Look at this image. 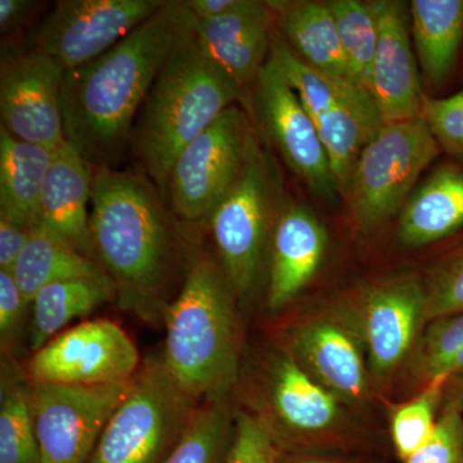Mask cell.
Segmentation results:
<instances>
[{"mask_svg": "<svg viewBox=\"0 0 463 463\" xmlns=\"http://www.w3.org/2000/svg\"><path fill=\"white\" fill-rule=\"evenodd\" d=\"M196 24L183 0H166L111 50L66 70L61 91L66 141L91 166L118 165L155 79Z\"/></svg>", "mask_w": 463, "mask_h": 463, "instance_id": "obj_1", "label": "cell"}, {"mask_svg": "<svg viewBox=\"0 0 463 463\" xmlns=\"http://www.w3.org/2000/svg\"><path fill=\"white\" fill-rule=\"evenodd\" d=\"M90 233L97 263L116 288L121 307L154 318L165 307L169 224L160 191L141 170L94 167Z\"/></svg>", "mask_w": 463, "mask_h": 463, "instance_id": "obj_2", "label": "cell"}, {"mask_svg": "<svg viewBox=\"0 0 463 463\" xmlns=\"http://www.w3.org/2000/svg\"><path fill=\"white\" fill-rule=\"evenodd\" d=\"M237 298L221 265L199 259L179 297L165 307L163 361L194 401H225L239 385L241 330Z\"/></svg>", "mask_w": 463, "mask_h": 463, "instance_id": "obj_3", "label": "cell"}, {"mask_svg": "<svg viewBox=\"0 0 463 463\" xmlns=\"http://www.w3.org/2000/svg\"><path fill=\"white\" fill-rule=\"evenodd\" d=\"M243 97L203 53L194 33L179 43L155 79L130 137L129 148L141 172L161 197H165L170 170L183 148Z\"/></svg>", "mask_w": 463, "mask_h": 463, "instance_id": "obj_4", "label": "cell"}, {"mask_svg": "<svg viewBox=\"0 0 463 463\" xmlns=\"http://www.w3.org/2000/svg\"><path fill=\"white\" fill-rule=\"evenodd\" d=\"M246 412L279 450L350 452L361 440L356 414L295 361L282 345L268 347L242 367Z\"/></svg>", "mask_w": 463, "mask_h": 463, "instance_id": "obj_5", "label": "cell"}, {"mask_svg": "<svg viewBox=\"0 0 463 463\" xmlns=\"http://www.w3.org/2000/svg\"><path fill=\"white\" fill-rule=\"evenodd\" d=\"M282 191L272 155L258 141L239 179L210 215L219 265L239 301L251 297L261 273L268 272Z\"/></svg>", "mask_w": 463, "mask_h": 463, "instance_id": "obj_6", "label": "cell"}, {"mask_svg": "<svg viewBox=\"0 0 463 463\" xmlns=\"http://www.w3.org/2000/svg\"><path fill=\"white\" fill-rule=\"evenodd\" d=\"M199 404L179 388L163 356L147 359L88 463H165Z\"/></svg>", "mask_w": 463, "mask_h": 463, "instance_id": "obj_7", "label": "cell"}, {"mask_svg": "<svg viewBox=\"0 0 463 463\" xmlns=\"http://www.w3.org/2000/svg\"><path fill=\"white\" fill-rule=\"evenodd\" d=\"M440 151L422 116L383 125L365 145L343 194L355 231L370 236L398 216Z\"/></svg>", "mask_w": 463, "mask_h": 463, "instance_id": "obj_8", "label": "cell"}, {"mask_svg": "<svg viewBox=\"0 0 463 463\" xmlns=\"http://www.w3.org/2000/svg\"><path fill=\"white\" fill-rule=\"evenodd\" d=\"M258 141L245 109H225L174 161L165 194L174 214L187 222L209 221Z\"/></svg>", "mask_w": 463, "mask_h": 463, "instance_id": "obj_9", "label": "cell"}, {"mask_svg": "<svg viewBox=\"0 0 463 463\" xmlns=\"http://www.w3.org/2000/svg\"><path fill=\"white\" fill-rule=\"evenodd\" d=\"M282 346L355 414L373 403L374 386L352 307L335 306L301 317L286 328Z\"/></svg>", "mask_w": 463, "mask_h": 463, "instance_id": "obj_10", "label": "cell"}, {"mask_svg": "<svg viewBox=\"0 0 463 463\" xmlns=\"http://www.w3.org/2000/svg\"><path fill=\"white\" fill-rule=\"evenodd\" d=\"M132 380L108 385L27 381V401L42 463H88Z\"/></svg>", "mask_w": 463, "mask_h": 463, "instance_id": "obj_11", "label": "cell"}, {"mask_svg": "<svg viewBox=\"0 0 463 463\" xmlns=\"http://www.w3.org/2000/svg\"><path fill=\"white\" fill-rule=\"evenodd\" d=\"M250 90L255 118L286 165L318 199L337 203L343 196L315 121L286 81L272 54Z\"/></svg>", "mask_w": 463, "mask_h": 463, "instance_id": "obj_12", "label": "cell"}, {"mask_svg": "<svg viewBox=\"0 0 463 463\" xmlns=\"http://www.w3.org/2000/svg\"><path fill=\"white\" fill-rule=\"evenodd\" d=\"M138 350L109 319H91L58 334L33 352L26 381L62 385H108L132 380L141 368Z\"/></svg>", "mask_w": 463, "mask_h": 463, "instance_id": "obj_13", "label": "cell"}, {"mask_svg": "<svg viewBox=\"0 0 463 463\" xmlns=\"http://www.w3.org/2000/svg\"><path fill=\"white\" fill-rule=\"evenodd\" d=\"M166 0H60L33 33L30 47L70 70L111 50Z\"/></svg>", "mask_w": 463, "mask_h": 463, "instance_id": "obj_14", "label": "cell"}, {"mask_svg": "<svg viewBox=\"0 0 463 463\" xmlns=\"http://www.w3.org/2000/svg\"><path fill=\"white\" fill-rule=\"evenodd\" d=\"M66 70L42 52L2 54L0 127L14 138L57 151L66 142L62 91Z\"/></svg>", "mask_w": 463, "mask_h": 463, "instance_id": "obj_15", "label": "cell"}, {"mask_svg": "<svg viewBox=\"0 0 463 463\" xmlns=\"http://www.w3.org/2000/svg\"><path fill=\"white\" fill-rule=\"evenodd\" d=\"M423 279L402 276L364 289L355 310L374 388L386 390L425 327Z\"/></svg>", "mask_w": 463, "mask_h": 463, "instance_id": "obj_16", "label": "cell"}, {"mask_svg": "<svg viewBox=\"0 0 463 463\" xmlns=\"http://www.w3.org/2000/svg\"><path fill=\"white\" fill-rule=\"evenodd\" d=\"M379 41L371 74V94L383 125L421 116L425 91L411 35L410 5L374 0Z\"/></svg>", "mask_w": 463, "mask_h": 463, "instance_id": "obj_17", "label": "cell"}, {"mask_svg": "<svg viewBox=\"0 0 463 463\" xmlns=\"http://www.w3.org/2000/svg\"><path fill=\"white\" fill-rule=\"evenodd\" d=\"M276 32L268 2L242 0L224 16L197 20L194 38L203 53L245 94L269 60Z\"/></svg>", "mask_w": 463, "mask_h": 463, "instance_id": "obj_18", "label": "cell"}, {"mask_svg": "<svg viewBox=\"0 0 463 463\" xmlns=\"http://www.w3.org/2000/svg\"><path fill=\"white\" fill-rule=\"evenodd\" d=\"M327 231L307 206L283 205L270 241L268 261V307L276 313L288 307L318 272Z\"/></svg>", "mask_w": 463, "mask_h": 463, "instance_id": "obj_19", "label": "cell"}, {"mask_svg": "<svg viewBox=\"0 0 463 463\" xmlns=\"http://www.w3.org/2000/svg\"><path fill=\"white\" fill-rule=\"evenodd\" d=\"M93 170L72 143L54 151L42 192L41 225L96 260L90 225Z\"/></svg>", "mask_w": 463, "mask_h": 463, "instance_id": "obj_20", "label": "cell"}, {"mask_svg": "<svg viewBox=\"0 0 463 463\" xmlns=\"http://www.w3.org/2000/svg\"><path fill=\"white\" fill-rule=\"evenodd\" d=\"M268 5L276 16L277 32L304 62L335 83L365 91L350 71L327 2L270 0Z\"/></svg>", "mask_w": 463, "mask_h": 463, "instance_id": "obj_21", "label": "cell"}, {"mask_svg": "<svg viewBox=\"0 0 463 463\" xmlns=\"http://www.w3.org/2000/svg\"><path fill=\"white\" fill-rule=\"evenodd\" d=\"M463 228V170L446 164L414 188L398 215V240L405 248H423Z\"/></svg>", "mask_w": 463, "mask_h": 463, "instance_id": "obj_22", "label": "cell"}, {"mask_svg": "<svg viewBox=\"0 0 463 463\" xmlns=\"http://www.w3.org/2000/svg\"><path fill=\"white\" fill-rule=\"evenodd\" d=\"M411 35L423 80L441 90L455 70L463 42V0H412Z\"/></svg>", "mask_w": 463, "mask_h": 463, "instance_id": "obj_23", "label": "cell"}, {"mask_svg": "<svg viewBox=\"0 0 463 463\" xmlns=\"http://www.w3.org/2000/svg\"><path fill=\"white\" fill-rule=\"evenodd\" d=\"M53 151L14 138L0 127V215L36 230Z\"/></svg>", "mask_w": 463, "mask_h": 463, "instance_id": "obj_24", "label": "cell"}, {"mask_svg": "<svg viewBox=\"0 0 463 463\" xmlns=\"http://www.w3.org/2000/svg\"><path fill=\"white\" fill-rule=\"evenodd\" d=\"M27 303L45 286L69 279H111L96 260L85 257L44 227L33 230L12 269Z\"/></svg>", "mask_w": 463, "mask_h": 463, "instance_id": "obj_25", "label": "cell"}, {"mask_svg": "<svg viewBox=\"0 0 463 463\" xmlns=\"http://www.w3.org/2000/svg\"><path fill=\"white\" fill-rule=\"evenodd\" d=\"M407 386H463V313L426 323L403 365Z\"/></svg>", "mask_w": 463, "mask_h": 463, "instance_id": "obj_26", "label": "cell"}, {"mask_svg": "<svg viewBox=\"0 0 463 463\" xmlns=\"http://www.w3.org/2000/svg\"><path fill=\"white\" fill-rule=\"evenodd\" d=\"M115 295L111 279H69L45 286L30 304L33 307L30 349L33 352L41 349L70 322L90 315Z\"/></svg>", "mask_w": 463, "mask_h": 463, "instance_id": "obj_27", "label": "cell"}, {"mask_svg": "<svg viewBox=\"0 0 463 463\" xmlns=\"http://www.w3.org/2000/svg\"><path fill=\"white\" fill-rule=\"evenodd\" d=\"M327 5L336 23L350 71L359 87L371 94V74L379 41L374 0H328Z\"/></svg>", "mask_w": 463, "mask_h": 463, "instance_id": "obj_28", "label": "cell"}, {"mask_svg": "<svg viewBox=\"0 0 463 463\" xmlns=\"http://www.w3.org/2000/svg\"><path fill=\"white\" fill-rule=\"evenodd\" d=\"M234 414L225 401H207L197 405L165 463H222L227 458Z\"/></svg>", "mask_w": 463, "mask_h": 463, "instance_id": "obj_29", "label": "cell"}, {"mask_svg": "<svg viewBox=\"0 0 463 463\" xmlns=\"http://www.w3.org/2000/svg\"><path fill=\"white\" fill-rule=\"evenodd\" d=\"M26 385L21 383L16 373L8 370L3 373L0 392V463H42Z\"/></svg>", "mask_w": 463, "mask_h": 463, "instance_id": "obj_30", "label": "cell"}, {"mask_svg": "<svg viewBox=\"0 0 463 463\" xmlns=\"http://www.w3.org/2000/svg\"><path fill=\"white\" fill-rule=\"evenodd\" d=\"M446 389L439 383L428 386L411 401L398 405L392 413L390 432L402 461L416 455L430 440L437 428Z\"/></svg>", "mask_w": 463, "mask_h": 463, "instance_id": "obj_31", "label": "cell"}, {"mask_svg": "<svg viewBox=\"0 0 463 463\" xmlns=\"http://www.w3.org/2000/svg\"><path fill=\"white\" fill-rule=\"evenodd\" d=\"M404 463H463V386L446 389L434 434Z\"/></svg>", "mask_w": 463, "mask_h": 463, "instance_id": "obj_32", "label": "cell"}, {"mask_svg": "<svg viewBox=\"0 0 463 463\" xmlns=\"http://www.w3.org/2000/svg\"><path fill=\"white\" fill-rule=\"evenodd\" d=\"M423 285L426 323L463 313V243L429 270Z\"/></svg>", "mask_w": 463, "mask_h": 463, "instance_id": "obj_33", "label": "cell"}, {"mask_svg": "<svg viewBox=\"0 0 463 463\" xmlns=\"http://www.w3.org/2000/svg\"><path fill=\"white\" fill-rule=\"evenodd\" d=\"M421 116L439 147L450 156L463 158V90L447 99L425 96Z\"/></svg>", "mask_w": 463, "mask_h": 463, "instance_id": "obj_34", "label": "cell"}, {"mask_svg": "<svg viewBox=\"0 0 463 463\" xmlns=\"http://www.w3.org/2000/svg\"><path fill=\"white\" fill-rule=\"evenodd\" d=\"M277 452L279 449L264 426L245 410L236 411L225 463H274Z\"/></svg>", "mask_w": 463, "mask_h": 463, "instance_id": "obj_35", "label": "cell"}, {"mask_svg": "<svg viewBox=\"0 0 463 463\" xmlns=\"http://www.w3.org/2000/svg\"><path fill=\"white\" fill-rule=\"evenodd\" d=\"M30 306L16 281L8 270H0V339L3 350H8L9 344L16 339L18 331Z\"/></svg>", "mask_w": 463, "mask_h": 463, "instance_id": "obj_36", "label": "cell"}, {"mask_svg": "<svg viewBox=\"0 0 463 463\" xmlns=\"http://www.w3.org/2000/svg\"><path fill=\"white\" fill-rule=\"evenodd\" d=\"M33 232L0 215V270L12 272Z\"/></svg>", "mask_w": 463, "mask_h": 463, "instance_id": "obj_37", "label": "cell"}, {"mask_svg": "<svg viewBox=\"0 0 463 463\" xmlns=\"http://www.w3.org/2000/svg\"><path fill=\"white\" fill-rule=\"evenodd\" d=\"M274 463H364L352 452L279 450Z\"/></svg>", "mask_w": 463, "mask_h": 463, "instance_id": "obj_38", "label": "cell"}, {"mask_svg": "<svg viewBox=\"0 0 463 463\" xmlns=\"http://www.w3.org/2000/svg\"><path fill=\"white\" fill-rule=\"evenodd\" d=\"M38 3L30 0H0V33L2 35L16 32L32 16Z\"/></svg>", "mask_w": 463, "mask_h": 463, "instance_id": "obj_39", "label": "cell"}, {"mask_svg": "<svg viewBox=\"0 0 463 463\" xmlns=\"http://www.w3.org/2000/svg\"><path fill=\"white\" fill-rule=\"evenodd\" d=\"M242 0H183L188 11L197 20H212L224 16L236 9Z\"/></svg>", "mask_w": 463, "mask_h": 463, "instance_id": "obj_40", "label": "cell"}]
</instances>
